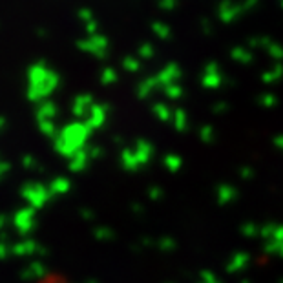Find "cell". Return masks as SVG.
<instances>
[{
  "label": "cell",
  "mask_w": 283,
  "mask_h": 283,
  "mask_svg": "<svg viewBox=\"0 0 283 283\" xmlns=\"http://www.w3.org/2000/svg\"><path fill=\"white\" fill-rule=\"evenodd\" d=\"M35 283H69V282L64 274H59V272H46V274H42Z\"/></svg>",
  "instance_id": "1"
}]
</instances>
